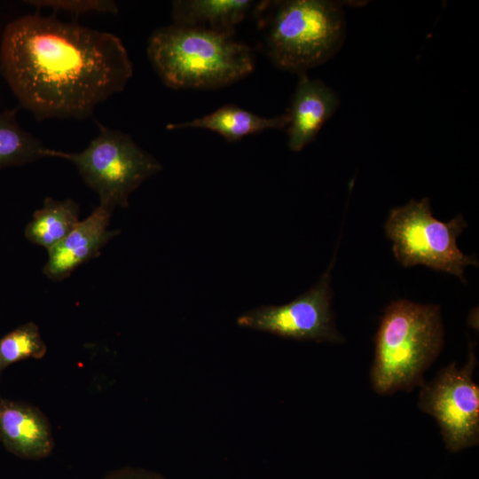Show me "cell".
<instances>
[{
	"mask_svg": "<svg viewBox=\"0 0 479 479\" xmlns=\"http://www.w3.org/2000/svg\"><path fill=\"white\" fill-rule=\"evenodd\" d=\"M0 73L37 121L82 120L124 90L133 67L116 35L35 13L4 27Z\"/></svg>",
	"mask_w": 479,
	"mask_h": 479,
	"instance_id": "1",
	"label": "cell"
},
{
	"mask_svg": "<svg viewBox=\"0 0 479 479\" xmlns=\"http://www.w3.org/2000/svg\"><path fill=\"white\" fill-rule=\"evenodd\" d=\"M149 60L162 81L177 90H213L252 73L253 50L233 35L172 24L153 32Z\"/></svg>",
	"mask_w": 479,
	"mask_h": 479,
	"instance_id": "2",
	"label": "cell"
},
{
	"mask_svg": "<svg viewBox=\"0 0 479 479\" xmlns=\"http://www.w3.org/2000/svg\"><path fill=\"white\" fill-rule=\"evenodd\" d=\"M254 12L266 55L298 75L329 60L344 41V12L334 1H263Z\"/></svg>",
	"mask_w": 479,
	"mask_h": 479,
	"instance_id": "3",
	"label": "cell"
},
{
	"mask_svg": "<svg viewBox=\"0 0 479 479\" xmlns=\"http://www.w3.org/2000/svg\"><path fill=\"white\" fill-rule=\"evenodd\" d=\"M374 343L370 379L375 392L389 395L420 387L444 345L440 307L405 299L392 302L381 317Z\"/></svg>",
	"mask_w": 479,
	"mask_h": 479,
	"instance_id": "4",
	"label": "cell"
},
{
	"mask_svg": "<svg viewBox=\"0 0 479 479\" xmlns=\"http://www.w3.org/2000/svg\"><path fill=\"white\" fill-rule=\"evenodd\" d=\"M98 135L80 152L52 151L76 168L86 185L94 191L101 205L114 210L129 205L131 193L158 174L162 165L142 149L126 132L97 122Z\"/></svg>",
	"mask_w": 479,
	"mask_h": 479,
	"instance_id": "5",
	"label": "cell"
},
{
	"mask_svg": "<svg viewBox=\"0 0 479 479\" xmlns=\"http://www.w3.org/2000/svg\"><path fill=\"white\" fill-rule=\"evenodd\" d=\"M467 226L462 215L449 222L437 220L432 215L428 198H423L392 208L384 228L393 242L394 255L404 267L422 264L466 282L465 268L478 266L476 256L465 255L457 245V238Z\"/></svg>",
	"mask_w": 479,
	"mask_h": 479,
	"instance_id": "6",
	"label": "cell"
},
{
	"mask_svg": "<svg viewBox=\"0 0 479 479\" xmlns=\"http://www.w3.org/2000/svg\"><path fill=\"white\" fill-rule=\"evenodd\" d=\"M476 363L471 347L464 366L452 362L420 386L419 408L436 419L452 452L479 443V388L473 380Z\"/></svg>",
	"mask_w": 479,
	"mask_h": 479,
	"instance_id": "7",
	"label": "cell"
},
{
	"mask_svg": "<svg viewBox=\"0 0 479 479\" xmlns=\"http://www.w3.org/2000/svg\"><path fill=\"white\" fill-rule=\"evenodd\" d=\"M334 258L319 280L294 300L282 305H262L237 318L240 326L270 333L286 339L341 342L331 308V270Z\"/></svg>",
	"mask_w": 479,
	"mask_h": 479,
	"instance_id": "8",
	"label": "cell"
},
{
	"mask_svg": "<svg viewBox=\"0 0 479 479\" xmlns=\"http://www.w3.org/2000/svg\"><path fill=\"white\" fill-rule=\"evenodd\" d=\"M113 209L99 204L57 245L48 250L43 274L53 281L68 278L82 264L97 258L118 233L110 230Z\"/></svg>",
	"mask_w": 479,
	"mask_h": 479,
	"instance_id": "9",
	"label": "cell"
},
{
	"mask_svg": "<svg viewBox=\"0 0 479 479\" xmlns=\"http://www.w3.org/2000/svg\"><path fill=\"white\" fill-rule=\"evenodd\" d=\"M0 440L8 452L27 459L49 456L54 445L51 424L40 409L1 397Z\"/></svg>",
	"mask_w": 479,
	"mask_h": 479,
	"instance_id": "10",
	"label": "cell"
},
{
	"mask_svg": "<svg viewBox=\"0 0 479 479\" xmlns=\"http://www.w3.org/2000/svg\"><path fill=\"white\" fill-rule=\"evenodd\" d=\"M339 105L338 95L325 82L310 79L307 74L300 75L287 112L290 150L300 152L311 143Z\"/></svg>",
	"mask_w": 479,
	"mask_h": 479,
	"instance_id": "11",
	"label": "cell"
},
{
	"mask_svg": "<svg viewBox=\"0 0 479 479\" xmlns=\"http://www.w3.org/2000/svg\"><path fill=\"white\" fill-rule=\"evenodd\" d=\"M171 6L173 24L233 35L256 4L250 0H177Z\"/></svg>",
	"mask_w": 479,
	"mask_h": 479,
	"instance_id": "12",
	"label": "cell"
},
{
	"mask_svg": "<svg viewBox=\"0 0 479 479\" xmlns=\"http://www.w3.org/2000/svg\"><path fill=\"white\" fill-rule=\"evenodd\" d=\"M288 122L287 113L267 118L236 105L228 104L209 114L185 122L169 123L166 128L168 130L205 129L219 134L229 142H235L249 135L285 128L288 125Z\"/></svg>",
	"mask_w": 479,
	"mask_h": 479,
	"instance_id": "13",
	"label": "cell"
},
{
	"mask_svg": "<svg viewBox=\"0 0 479 479\" xmlns=\"http://www.w3.org/2000/svg\"><path fill=\"white\" fill-rule=\"evenodd\" d=\"M80 208L72 199L47 197L24 230L25 238L47 251L61 241L80 222Z\"/></svg>",
	"mask_w": 479,
	"mask_h": 479,
	"instance_id": "14",
	"label": "cell"
},
{
	"mask_svg": "<svg viewBox=\"0 0 479 479\" xmlns=\"http://www.w3.org/2000/svg\"><path fill=\"white\" fill-rule=\"evenodd\" d=\"M18 109L0 112V169L23 166L51 157L53 149L21 128Z\"/></svg>",
	"mask_w": 479,
	"mask_h": 479,
	"instance_id": "15",
	"label": "cell"
},
{
	"mask_svg": "<svg viewBox=\"0 0 479 479\" xmlns=\"http://www.w3.org/2000/svg\"><path fill=\"white\" fill-rule=\"evenodd\" d=\"M47 351L38 326L22 324L0 339V375L9 365L26 358H42Z\"/></svg>",
	"mask_w": 479,
	"mask_h": 479,
	"instance_id": "16",
	"label": "cell"
},
{
	"mask_svg": "<svg viewBox=\"0 0 479 479\" xmlns=\"http://www.w3.org/2000/svg\"><path fill=\"white\" fill-rule=\"evenodd\" d=\"M25 3L37 8L47 7L74 14L89 12L116 14L119 12L117 4L113 0H29Z\"/></svg>",
	"mask_w": 479,
	"mask_h": 479,
	"instance_id": "17",
	"label": "cell"
},
{
	"mask_svg": "<svg viewBox=\"0 0 479 479\" xmlns=\"http://www.w3.org/2000/svg\"><path fill=\"white\" fill-rule=\"evenodd\" d=\"M104 479H166L162 475L143 468L125 467L113 471Z\"/></svg>",
	"mask_w": 479,
	"mask_h": 479,
	"instance_id": "18",
	"label": "cell"
}]
</instances>
